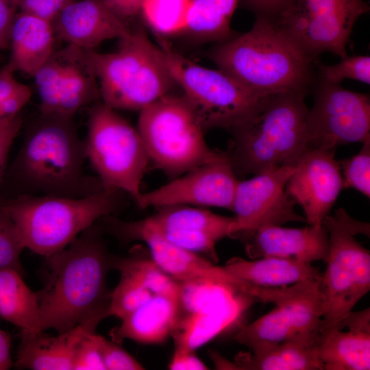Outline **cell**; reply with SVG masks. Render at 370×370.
<instances>
[{
  "mask_svg": "<svg viewBox=\"0 0 370 370\" xmlns=\"http://www.w3.org/2000/svg\"><path fill=\"white\" fill-rule=\"evenodd\" d=\"M95 223L64 249L45 258L43 286L36 292L43 331H68L108 316L106 284L112 256Z\"/></svg>",
  "mask_w": 370,
  "mask_h": 370,
  "instance_id": "cell-1",
  "label": "cell"
},
{
  "mask_svg": "<svg viewBox=\"0 0 370 370\" xmlns=\"http://www.w3.org/2000/svg\"><path fill=\"white\" fill-rule=\"evenodd\" d=\"M217 68L263 96H307L319 62L303 51L271 19L256 17L245 33L219 42L209 52Z\"/></svg>",
  "mask_w": 370,
  "mask_h": 370,
  "instance_id": "cell-2",
  "label": "cell"
},
{
  "mask_svg": "<svg viewBox=\"0 0 370 370\" xmlns=\"http://www.w3.org/2000/svg\"><path fill=\"white\" fill-rule=\"evenodd\" d=\"M86 158L72 119L40 114L25 133L10 175L18 195L86 197L105 188L85 173Z\"/></svg>",
  "mask_w": 370,
  "mask_h": 370,
  "instance_id": "cell-3",
  "label": "cell"
},
{
  "mask_svg": "<svg viewBox=\"0 0 370 370\" xmlns=\"http://www.w3.org/2000/svg\"><path fill=\"white\" fill-rule=\"evenodd\" d=\"M305 96L269 95L256 114L234 131L226 156L238 180L295 166L308 149Z\"/></svg>",
  "mask_w": 370,
  "mask_h": 370,
  "instance_id": "cell-4",
  "label": "cell"
},
{
  "mask_svg": "<svg viewBox=\"0 0 370 370\" xmlns=\"http://www.w3.org/2000/svg\"><path fill=\"white\" fill-rule=\"evenodd\" d=\"M121 191L104 189L82 197L19 195L0 201L24 245L47 257L71 244L82 232L117 212Z\"/></svg>",
  "mask_w": 370,
  "mask_h": 370,
  "instance_id": "cell-5",
  "label": "cell"
},
{
  "mask_svg": "<svg viewBox=\"0 0 370 370\" xmlns=\"http://www.w3.org/2000/svg\"><path fill=\"white\" fill-rule=\"evenodd\" d=\"M112 53L86 50L104 104L140 111L171 94L175 85L153 44L142 29L131 30Z\"/></svg>",
  "mask_w": 370,
  "mask_h": 370,
  "instance_id": "cell-6",
  "label": "cell"
},
{
  "mask_svg": "<svg viewBox=\"0 0 370 370\" xmlns=\"http://www.w3.org/2000/svg\"><path fill=\"white\" fill-rule=\"evenodd\" d=\"M158 47L165 67L204 130L221 128L233 133L256 114L269 96L249 90L219 69L192 62L164 40H160Z\"/></svg>",
  "mask_w": 370,
  "mask_h": 370,
  "instance_id": "cell-7",
  "label": "cell"
},
{
  "mask_svg": "<svg viewBox=\"0 0 370 370\" xmlns=\"http://www.w3.org/2000/svg\"><path fill=\"white\" fill-rule=\"evenodd\" d=\"M139 112L137 130L149 159L166 174L177 176L223 156L207 145L182 95L169 94Z\"/></svg>",
  "mask_w": 370,
  "mask_h": 370,
  "instance_id": "cell-8",
  "label": "cell"
},
{
  "mask_svg": "<svg viewBox=\"0 0 370 370\" xmlns=\"http://www.w3.org/2000/svg\"><path fill=\"white\" fill-rule=\"evenodd\" d=\"M322 223L329 236V251L320 289L325 299L321 332L336 326L370 290V253L354 238L369 236V224L352 219L338 208Z\"/></svg>",
  "mask_w": 370,
  "mask_h": 370,
  "instance_id": "cell-9",
  "label": "cell"
},
{
  "mask_svg": "<svg viewBox=\"0 0 370 370\" xmlns=\"http://www.w3.org/2000/svg\"><path fill=\"white\" fill-rule=\"evenodd\" d=\"M84 146L103 188L125 192L137 202L149 161L138 130L116 110L96 102L89 109Z\"/></svg>",
  "mask_w": 370,
  "mask_h": 370,
  "instance_id": "cell-10",
  "label": "cell"
},
{
  "mask_svg": "<svg viewBox=\"0 0 370 370\" xmlns=\"http://www.w3.org/2000/svg\"><path fill=\"white\" fill-rule=\"evenodd\" d=\"M365 0H293L273 21L308 56H347L353 27L369 12Z\"/></svg>",
  "mask_w": 370,
  "mask_h": 370,
  "instance_id": "cell-11",
  "label": "cell"
},
{
  "mask_svg": "<svg viewBox=\"0 0 370 370\" xmlns=\"http://www.w3.org/2000/svg\"><path fill=\"white\" fill-rule=\"evenodd\" d=\"M306 118L308 148L334 150L370 140L369 95L316 77Z\"/></svg>",
  "mask_w": 370,
  "mask_h": 370,
  "instance_id": "cell-12",
  "label": "cell"
},
{
  "mask_svg": "<svg viewBox=\"0 0 370 370\" xmlns=\"http://www.w3.org/2000/svg\"><path fill=\"white\" fill-rule=\"evenodd\" d=\"M295 166H282L239 180L232 210L235 213L229 236H237L268 225H282L288 222H306L298 214L295 203L286 191V183Z\"/></svg>",
  "mask_w": 370,
  "mask_h": 370,
  "instance_id": "cell-13",
  "label": "cell"
},
{
  "mask_svg": "<svg viewBox=\"0 0 370 370\" xmlns=\"http://www.w3.org/2000/svg\"><path fill=\"white\" fill-rule=\"evenodd\" d=\"M154 214L138 221H121L126 230L150 233L182 249L204 254L217 262L219 260L217 243L225 236L234 217L190 206H171L158 208Z\"/></svg>",
  "mask_w": 370,
  "mask_h": 370,
  "instance_id": "cell-14",
  "label": "cell"
},
{
  "mask_svg": "<svg viewBox=\"0 0 370 370\" xmlns=\"http://www.w3.org/2000/svg\"><path fill=\"white\" fill-rule=\"evenodd\" d=\"M223 152L218 160L194 168L154 190L142 193L136 204L141 208L196 206L232 210L239 180Z\"/></svg>",
  "mask_w": 370,
  "mask_h": 370,
  "instance_id": "cell-15",
  "label": "cell"
},
{
  "mask_svg": "<svg viewBox=\"0 0 370 370\" xmlns=\"http://www.w3.org/2000/svg\"><path fill=\"white\" fill-rule=\"evenodd\" d=\"M334 150L308 148L295 165L286 191L304 213L308 225L322 224L343 188Z\"/></svg>",
  "mask_w": 370,
  "mask_h": 370,
  "instance_id": "cell-16",
  "label": "cell"
},
{
  "mask_svg": "<svg viewBox=\"0 0 370 370\" xmlns=\"http://www.w3.org/2000/svg\"><path fill=\"white\" fill-rule=\"evenodd\" d=\"M116 236L124 241H140L149 247L151 258L166 273L180 283H211L245 294L249 283L206 258L144 231L124 230Z\"/></svg>",
  "mask_w": 370,
  "mask_h": 370,
  "instance_id": "cell-17",
  "label": "cell"
},
{
  "mask_svg": "<svg viewBox=\"0 0 370 370\" xmlns=\"http://www.w3.org/2000/svg\"><path fill=\"white\" fill-rule=\"evenodd\" d=\"M235 238L243 242L251 259L274 256L325 262L329 251V236L323 223L299 228L268 225Z\"/></svg>",
  "mask_w": 370,
  "mask_h": 370,
  "instance_id": "cell-18",
  "label": "cell"
},
{
  "mask_svg": "<svg viewBox=\"0 0 370 370\" xmlns=\"http://www.w3.org/2000/svg\"><path fill=\"white\" fill-rule=\"evenodd\" d=\"M52 23L57 36L84 50H92L107 40H121L131 32L125 21L112 14L101 0H73Z\"/></svg>",
  "mask_w": 370,
  "mask_h": 370,
  "instance_id": "cell-19",
  "label": "cell"
},
{
  "mask_svg": "<svg viewBox=\"0 0 370 370\" xmlns=\"http://www.w3.org/2000/svg\"><path fill=\"white\" fill-rule=\"evenodd\" d=\"M99 321L88 319L56 336L21 332L15 366L32 370H73L76 348L82 338L95 332Z\"/></svg>",
  "mask_w": 370,
  "mask_h": 370,
  "instance_id": "cell-20",
  "label": "cell"
},
{
  "mask_svg": "<svg viewBox=\"0 0 370 370\" xmlns=\"http://www.w3.org/2000/svg\"><path fill=\"white\" fill-rule=\"evenodd\" d=\"M182 317L181 301L153 295L121 319L110 332L111 340L121 343L128 339L142 344H159L177 330Z\"/></svg>",
  "mask_w": 370,
  "mask_h": 370,
  "instance_id": "cell-21",
  "label": "cell"
},
{
  "mask_svg": "<svg viewBox=\"0 0 370 370\" xmlns=\"http://www.w3.org/2000/svg\"><path fill=\"white\" fill-rule=\"evenodd\" d=\"M55 32L52 22L20 12L10 34L11 56L7 64L14 71L33 76L54 52Z\"/></svg>",
  "mask_w": 370,
  "mask_h": 370,
  "instance_id": "cell-22",
  "label": "cell"
},
{
  "mask_svg": "<svg viewBox=\"0 0 370 370\" xmlns=\"http://www.w3.org/2000/svg\"><path fill=\"white\" fill-rule=\"evenodd\" d=\"M223 267L238 278L260 287H283L302 281L319 280L322 274L312 263L274 256L252 260L234 257Z\"/></svg>",
  "mask_w": 370,
  "mask_h": 370,
  "instance_id": "cell-23",
  "label": "cell"
},
{
  "mask_svg": "<svg viewBox=\"0 0 370 370\" xmlns=\"http://www.w3.org/2000/svg\"><path fill=\"white\" fill-rule=\"evenodd\" d=\"M320 334H299L256 354L240 352L236 363L240 369L323 370L317 353Z\"/></svg>",
  "mask_w": 370,
  "mask_h": 370,
  "instance_id": "cell-24",
  "label": "cell"
},
{
  "mask_svg": "<svg viewBox=\"0 0 370 370\" xmlns=\"http://www.w3.org/2000/svg\"><path fill=\"white\" fill-rule=\"evenodd\" d=\"M63 50L64 62L57 116L73 119L79 109L97 102L99 90L86 50L71 45Z\"/></svg>",
  "mask_w": 370,
  "mask_h": 370,
  "instance_id": "cell-25",
  "label": "cell"
},
{
  "mask_svg": "<svg viewBox=\"0 0 370 370\" xmlns=\"http://www.w3.org/2000/svg\"><path fill=\"white\" fill-rule=\"evenodd\" d=\"M317 353L323 370H369L370 332L336 328L322 331Z\"/></svg>",
  "mask_w": 370,
  "mask_h": 370,
  "instance_id": "cell-26",
  "label": "cell"
},
{
  "mask_svg": "<svg viewBox=\"0 0 370 370\" xmlns=\"http://www.w3.org/2000/svg\"><path fill=\"white\" fill-rule=\"evenodd\" d=\"M23 277L14 269H0V317L21 332H43L36 293Z\"/></svg>",
  "mask_w": 370,
  "mask_h": 370,
  "instance_id": "cell-27",
  "label": "cell"
},
{
  "mask_svg": "<svg viewBox=\"0 0 370 370\" xmlns=\"http://www.w3.org/2000/svg\"><path fill=\"white\" fill-rule=\"evenodd\" d=\"M239 0H191L187 32L220 42L232 38L230 23Z\"/></svg>",
  "mask_w": 370,
  "mask_h": 370,
  "instance_id": "cell-28",
  "label": "cell"
},
{
  "mask_svg": "<svg viewBox=\"0 0 370 370\" xmlns=\"http://www.w3.org/2000/svg\"><path fill=\"white\" fill-rule=\"evenodd\" d=\"M111 269L134 278L154 295H163L181 301L182 283L163 271L151 258H145L137 249L125 257H112Z\"/></svg>",
  "mask_w": 370,
  "mask_h": 370,
  "instance_id": "cell-29",
  "label": "cell"
},
{
  "mask_svg": "<svg viewBox=\"0 0 370 370\" xmlns=\"http://www.w3.org/2000/svg\"><path fill=\"white\" fill-rule=\"evenodd\" d=\"M298 335L286 314L275 306L268 313L241 329L234 339L256 354Z\"/></svg>",
  "mask_w": 370,
  "mask_h": 370,
  "instance_id": "cell-30",
  "label": "cell"
},
{
  "mask_svg": "<svg viewBox=\"0 0 370 370\" xmlns=\"http://www.w3.org/2000/svg\"><path fill=\"white\" fill-rule=\"evenodd\" d=\"M191 0H144L140 13L150 28L160 36L185 32Z\"/></svg>",
  "mask_w": 370,
  "mask_h": 370,
  "instance_id": "cell-31",
  "label": "cell"
},
{
  "mask_svg": "<svg viewBox=\"0 0 370 370\" xmlns=\"http://www.w3.org/2000/svg\"><path fill=\"white\" fill-rule=\"evenodd\" d=\"M64 62V50L54 51L32 76L38 95L41 114L57 116Z\"/></svg>",
  "mask_w": 370,
  "mask_h": 370,
  "instance_id": "cell-32",
  "label": "cell"
},
{
  "mask_svg": "<svg viewBox=\"0 0 370 370\" xmlns=\"http://www.w3.org/2000/svg\"><path fill=\"white\" fill-rule=\"evenodd\" d=\"M153 295L134 278L120 273L119 283L110 293L108 316H113L121 320Z\"/></svg>",
  "mask_w": 370,
  "mask_h": 370,
  "instance_id": "cell-33",
  "label": "cell"
},
{
  "mask_svg": "<svg viewBox=\"0 0 370 370\" xmlns=\"http://www.w3.org/2000/svg\"><path fill=\"white\" fill-rule=\"evenodd\" d=\"M14 73L8 65L0 71V126L21 115L32 97L31 88L17 81Z\"/></svg>",
  "mask_w": 370,
  "mask_h": 370,
  "instance_id": "cell-34",
  "label": "cell"
},
{
  "mask_svg": "<svg viewBox=\"0 0 370 370\" xmlns=\"http://www.w3.org/2000/svg\"><path fill=\"white\" fill-rule=\"evenodd\" d=\"M316 77L333 84H340L346 79L370 84V57L356 55L341 58L332 65H324L318 62Z\"/></svg>",
  "mask_w": 370,
  "mask_h": 370,
  "instance_id": "cell-35",
  "label": "cell"
},
{
  "mask_svg": "<svg viewBox=\"0 0 370 370\" xmlns=\"http://www.w3.org/2000/svg\"><path fill=\"white\" fill-rule=\"evenodd\" d=\"M343 177V188H354L370 197V140L362 143L354 156L338 161Z\"/></svg>",
  "mask_w": 370,
  "mask_h": 370,
  "instance_id": "cell-36",
  "label": "cell"
},
{
  "mask_svg": "<svg viewBox=\"0 0 370 370\" xmlns=\"http://www.w3.org/2000/svg\"><path fill=\"white\" fill-rule=\"evenodd\" d=\"M25 249L20 235L10 218L0 210V269H14L23 276L20 256Z\"/></svg>",
  "mask_w": 370,
  "mask_h": 370,
  "instance_id": "cell-37",
  "label": "cell"
},
{
  "mask_svg": "<svg viewBox=\"0 0 370 370\" xmlns=\"http://www.w3.org/2000/svg\"><path fill=\"white\" fill-rule=\"evenodd\" d=\"M106 370H142L145 367L119 343L93 335Z\"/></svg>",
  "mask_w": 370,
  "mask_h": 370,
  "instance_id": "cell-38",
  "label": "cell"
},
{
  "mask_svg": "<svg viewBox=\"0 0 370 370\" xmlns=\"http://www.w3.org/2000/svg\"><path fill=\"white\" fill-rule=\"evenodd\" d=\"M95 333H87L79 343L74 354L73 370H106L94 339Z\"/></svg>",
  "mask_w": 370,
  "mask_h": 370,
  "instance_id": "cell-39",
  "label": "cell"
},
{
  "mask_svg": "<svg viewBox=\"0 0 370 370\" xmlns=\"http://www.w3.org/2000/svg\"><path fill=\"white\" fill-rule=\"evenodd\" d=\"M73 0H19L21 12L53 22L62 10Z\"/></svg>",
  "mask_w": 370,
  "mask_h": 370,
  "instance_id": "cell-40",
  "label": "cell"
},
{
  "mask_svg": "<svg viewBox=\"0 0 370 370\" xmlns=\"http://www.w3.org/2000/svg\"><path fill=\"white\" fill-rule=\"evenodd\" d=\"M293 0H239L238 4L256 17L275 19Z\"/></svg>",
  "mask_w": 370,
  "mask_h": 370,
  "instance_id": "cell-41",
  "label": "cell"
},
{
  "mask_svg": "<svg viewBox=\"0 0 370 370\" xmlns=\"http://www.w3.org/2000/svg\"><path fill=\"white\" fill-rule=\"evenodd\" d=\"M22 125L21 115L0 126V185L5 175L8 155Z\"/></svg>",
  "mask_w": 370,
  "mask_h": 370,
  "instance_id": "cell-42",
  "label": "cell"
},
{
  "mask_svg": "<svg viewBox=\"0 0 370 370\" xmlns=\"http://www.w3.org/2000/svg\"><path fill=\"white\" fill-rule=\"evenodd\" d=\"M19 9V0H0V60L1 52L10 45V34Z\"/></svg>",
  "mask_w": 370,
  "mask_h": 370,
  "instance_id": "cell-43",
  "label": "cell"
},
{
  "mask_svg": "<svg viewBox=\"0 0 370 370\" xmlns=\"http://www.w3.org/2000/svg\"><path fill=\"white\" fill-rule=\"evenodd\" d=\"M172 370H206L208 367L200 360L195 350L175 347L173 357L169 364Z\"/></svg>",
  "mask_w": 370,
  "mask_h": 370,
  "instance_id": "cell-44",
  "label": "cell"
},
{
  "mask_svg": "<svg viewBox=\"0 0 370 370\" xmlns=\"http://www.w3.org/2000/svg\"><path fill=\"white\" fill-rule=\"evenodd\" d=\"M116 17L125 21L140 13L144 0H101Z\"/></svg>",
  "mask_w": 370,
  "mask_h": 370,
  "instance_id": "cell-45",
  "label": "cell"
},
{
  "mask_svg": "<svg viewBox=\"0 0 370 370\" xmlns=\"http://www.w3.org/2000/svg\"><path fill=\"white\" fill-rule=\"evenodd\" d=\"M336 328L370 332V308L349 312L336 325Z\"/></svg>",
  "mask_w": 370,
  "mask_h": 370,
  "instance_id": "cell-46",
  "label": "cell"
},
{
  "mask_svg": "<svg viewBox=\"0 0 370 370\" xmlns=\"http://www.w3.org/2000/svg\"><path fill=\"white\" fill-rule=\"evenodd\" d=\"M12 364L10 336L0 328V370L10 369Z\"/></svg>",
  "mask_w": 370,
  "mask_h": 370,
  "instance_id": "cell-47",
  "label": "cell"
}]
</instances>
